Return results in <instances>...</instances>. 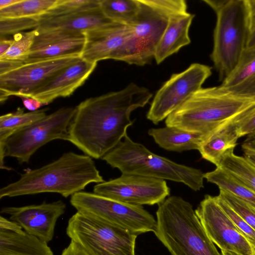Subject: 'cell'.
<instances>
[{
    "mask_svg": "<svg viewBox=\"0 0 255 255\" xmlns=\"http://www.w3.org/2000/svg\"><path fill=\"white\" fill-rule=\"evenodd\" d=\"M58 0H21L6 8L0 9V17H39L45 14Z\"/></svg>",
    "mask_w": 255,
    "mask_h": 255,
    "instance_id": "f1b7e54d",
    "label": "cell"
},
{
    "mask_svg": "<svg viewBox=\"0 0 255 255\" xmlns=\"http://www.w3.org/2000/svg\"><path fill=\"white\" fill-rule=\"evenodd\" d=\"M81 58L63 70L29 97L48 105L56 99L70 96L81 86L97 66Z\"/></svg>",
    "mask_w": 255,
    "mask_h": 255,
    "instance_id": "ac0fdd59",
    "label": "cell"
},
{
    "mask_svg": "<svg viewBox=\"0 0 255 255\" xmlns=\"http://www.w3.org/2000/svg\"><path fill=\"white\" fill-rule=\"evenodd\" d=\"M194 16L187 11L170 18L155 51L154 59L157 64L190 43L189 31Z\"/></svg>",
    "mask_w": 255,
    "mask_h": 255,
    "instance_id": "ffe728a7",
    "label": "cell"
},
{
    "mask_svg": "<svg viewBox=\"0 0 255 255\" xmlns=\"http://www.w3.org/2000/svg\"><path fill=\"white\" fill-rule=\"evenodd\" d=\"M66 234L90 255H136L137 235L78 212L69 219Z\"/></svg>",
    "mask_w": 255,
    "mask_h": 255,
    "instance_id": "ba28073f",
    "label": "cell"
},
{
    "mask_svg": "<svg viewBox=\"0 0 255 255\" xmlns=\"http://www.w3.org/2000/svg\"><path fill=\"white\" fill-rule=\"evenodd\" d=\"M254 255H255V248H254Z\"/></svg>",
    "mask_w": 255,
    "mask_h": 255,
    "instance_id": "f6af8a7d",
    "label": "cell"
},
{
    "mask_svg": "<svg viewBox=\"0 0 255 255\" xmlns=\"http://www.w3.org/2000/svg\"><path fill=\"white\" fill-rule=\"evenodd\" d=\"M246 140H252L255 141V135L252 136H248V138Z\"/></svg>",
    "mask_w": 255,
    "mask_h": 255,
    "instance_id": "ee69618b",
    "label": "cell"
},
{
    "mask_svg": "<svg viewBox=\"0 0 255 255\" xmlns=\"http://www.w3.org/2000/svg\"><path fill=\"white\" fill-rule=\"evenodd\" d=\"M66 205L62 200L21 207H4L1 214L19 225L27 234L47 242L53 238L58 218L64 214Z\"/></svg>",
    "mask_w": 255,
    "mask_h": 255,
    "instance_id": "9a60e30c",
    "label": "cell"
},
{
    "mask_svg": "<svg viewBox=\"0 0 255 255\" xmlns=\"http://www.w3.org/2000/svg\"><path fill=\"white\" fill-rule=\"evenodd\" d=\"M195 212L211 240L221 251L254 255V250L218 204L216 196H205Z\"/></svg>",
    "mask_w": 255,
    "mask_h": 255,
    "instance_id": "5bb4252c",
    "label": "cell"
},
{
    "mask_svg": "<svg viewBox=\"0 0 255 255\" xmlns=\"http://www.w3.org/2000/svg\"><path fill=\"white\" fill-rule=\"evenodd\" d=\"M61 255H90L80 245L71 241Z\"/></svg>",
    "mask_w": 255,
    "mask_h": 255,
    "instance_id": "f35d334b",
    "label": "cell"
},
{
    "mask_svg": "<svg viewBox=\"0 0 255 255\" xmlns=\"http://www.w3.org/2000/svg\"><path fill=\"white\" fill-rule=\"evenodd\" d=\"M129 33L128 25L116 22L85 32V42L81 58L97 63L106 59L116 60Z\"/></svg>",
    "mask_w": 255,
    "mask_h": 255,
    "instance_id": "e0dca14e",
    "label": "cell"
},
{
    "mask_svg": "<svg viewBox=\"0 0 255 255\" xmlns=\"http://www.w3.org/2000/svg\"><path fill=\"white\" fill-rule=\"evenodd\" d=\"M81 59L68 56L24 64L0 75V101L10 96L29 97L63 70Z\"/></svg>",
    "mask_w": 255,
    "mask_h": 255,
    "instance_id": "7c38bea8",
    "label": "cell"
},
{
    "mask_svg": "<svg viewBox=\"0 0 255 255\" xmlns=\"http://www.w3.org/2000/svg\"><path fill=\"white\" fill-rule=\"evenodd\" d=\"M23 64L24 62L20 60L0 59V75L12 71Z\"/></svg>",
    "mask_w": 255,
    "mask_h": 255,
    "instance_id": "74e56055",
    "label": "cell"
},
{
    "mask_svg": "<svg viewBox=\"0 0 255 255\" xmlns=\"http://www.w3.org/2000/svg\"><path fill=\"white\" fill-rule=\"evenodd\" d=\"M21 99L24 107L30 112L38 110L45 105L41 102L31 97L25 96L18 97Z\"/></svg>",
    "mask_w": 255,
    "mask_h": 255,
    "instance_id": "ab89813d",
    "label": "cell"
},
{
    "mask_svg": "<svg viewBox=\"0 0 255 255\" xmlns=\"http://www.w3.org/2000/svg\"><path fill=\"white\" fill-rule=\"evenodd\" d=\"M13 39L0 38V57L4 54L9 49L12 43Z\"/></svg>",
    "mask_w": 255,
    "mask_h": 255,
    "instance_id": "b9f144b4",
    "label": "cell"
},
{
    "mask_svg": "<svg viewBox=\"0 0 255 255\" xmlns=\"http://www.w3.org/2000/svg\"><path fill=\"white\" fill-rule=\"evenodd\" d=\"M249 109L241 114L233 122L212 134L201 143L198 150L203 159L216 167L220 165L224 154L228 150L234 149L237 146V140L240 138L237 128Z\"/></svg>",
    "mask_w": 255,
    "mask_h": 255,
    "instance_id": "603a6c76",
    "label": "cell"
},
{
    "mask_svg": "<svg viewBox=\"0 0 255 255\" xmlns=\"http://www.w3.org/2000/svg\"><path fill=\"white\" fill-rule=\"evenodd\" d=\"M154 233L171 255H223L206 233L195 210L181 197L158 204Z\"/></svg>",
    "mask_w": 255,
    "mask_h": 255,
    "instance_id": "277c9868",
    "label": "cell"
},
{
    "mask_svg": "<svg viewBox=\"0 0 255 255\" xmlns=\"http://www.w3.org/2000/svg\"><path fill=\"white\" fill-rule=\"evenodd\" d=\"M218 195L255 230V209L242 199L228 192L220 190Z\"/></svg>",
    "mask_w": 255,
    "mask_h": 255,
    "instance_id": "836d02e7",
    "label": "cell"
},
{
    "mask_svg": "<svg viewBox=\"0 0 255 255\" xmlns=\"http://www.w3.org/2000/svg\"><path fill=\"white\" fill-rule=\"evenodd\" d=\"M148 133L160 147L179 152L198 150L204 140L203 136L199 134L168 126L150 128Z\"/></svg>",
    "mask_w": 255,
    "mask_h": 255,
    "instance_id": "cb8c5ba5",
    "label": "cell"
},
{
    "mask_svg": "<svg viewBox=\"0 0 255 255\" xmlns=\"http://www.w3.org/2000/svg\"><path fill=\"white\" fill-rule=\"evenodd\" d=\"M139 10L128 26L129 33L116 60L144 66L154 58L157 46L174 14L187 11L184 0H138Z\"/></svg>",
    "mask_w": 255,
    "mask_h": 255,
    "instance_id": "5b68a950",
    "label": "cell"
},
{
    "mask_svg": "<svg viewBox=\"0 0 255 255\" xmlns=\"http://www.w3.org/2000/svg\"><path fill=\"white\" fill-rule=\"evenodd\" d=\"M39 23L38 17H0V38H4L7 35H14L28 29H35Z\"/></svg>",
    "mask_w": 255,
    "mask_h": 255,
    "instance_id": "1f68e13d",
    "label": "cell"
},
{
    "mask_svg": "<svg viewBox=\"0 0 255 255\" xmlns=\"http://www.w3.org/2000/svg\"><path fill=\"white\" fill-rule=\"evenodd\" d=\"M37 32V29L35 28L13 35L11 46L4 54L0 57V59L20 60L24 62L30 52Z\"/></svg>",
    "mask_w": 255,
    "mask_h": 255,
    "instance_id": "f546056e",
    "label": "cell"
},
{
    "mask_svg": "<svg viewBox=\"0 0 255 255\" xmlns=\"http://www.w3.org/2000/svg\"><path fill=\"white\" fill-rule=\"evenodd\" d=\"M254 106L255 99L235 96L218 86L201 88L168 116L165 124L199 134L204 140Z\"/></svg>",
    "mask_w": 255,
    "mask_h": 255,
    "instance_id": "3957f363",
    "label": "cell"
},
{
    "mask_svg": "<svg viewBox=\"0 0 255 255\" xmlns=\"http://www.w3.org/2000/svg\"><path fill=\"white\" fill-rule=\"evenodd\" d=\"M243 156L255 167V141L245 140L242 144Z\"/></svg>",
    "mask_w": 255,
    "mask_h": 255,
    "instance_id": "8d00e7d4",
    "label": "cell"
},
{
    "mask_svg": "<svg viewBox=\"0 0 255 255\" xmlns=\"http://www.w3.org/2000/svg\"><path fill=\"white\" fill-rule=\"evenodd\" d=\"M219 166L255 191V167L244 156L235 154L234 149L224 154Z\"/></svg>",
    "mask_w": 255,
    "mask_h": 255,
    "instance_id": "83f0119b",
    "label": "cell"
},
{
    "mask_svg": "<svg viewBox=\"0 0 255 255\" xmlns=\"http://www.w3.org/2000/svg\"><path fill=\"white\" fill-rule=\"evenodd\" d=\"M47 109L25 113L18 108L14 112L7 113L0 117V150L7 138L14 132L44 118Z\"/></svg>",
    "mask_w": 255,
    "mask_h": 255,
    "instance_id": "484cf974",
    "label": "cell"
},
{
    "mask_svg": "<svg viewBox=\"0 0 255 255\" xmlns=\"http://www.w3.org/2000/svg\"><path fill=\"white\" fill-rule=\"evenodd\" d=\"M22 229L19 225L10 220H7L2 216L0 217V229L17 230Z\"/></svg>",
    "mask_w": 255,
    "mask_h": 255,
    "instance_id": "60d3db41",
    "label": "cell"
},
{
    "mask_svg": "<svg viewBox=\"0 0 255 255\" xmlns=\"http://www.w3.org/2000/svg\"><path fill=\"white\" fill-rule=\"evenodd\" d=\"M204 178L216 185L220 190L228 192L255 209V191L219 166L204 174Z\"/></svg>",
    "mask_w": 255,
    "mask_h": 255,
    "instance_id": "d4e9b609",
    "label": "cell"
},
{
    "mask_svg": "<svg viewBox=\"0 0 255 255\" xmlns=\"http://www.w3.org/2000/svg\"><path fill=\"white\" fill-rule=\"evenodd\" d=\"M152 96L146 88L131 83L124 89L91 97L76 107L68 141L92 158H102L127 134L131 113Z\"/></svg>",
    "mask_w": 255,
    "mask_h": 255,
    "instance_id": "6da1fadb",
    "label": "cell"
},
{
    "mask_svg": "<svg viewBox=\"0 0 255 255\" xmlns=\"http://www.w3.org/2000/svg\"><path fill=\"white\" fill-rule=\"evenodd\" d=\"M93 192L121 202L142 206L162 202L170 190L165 180L133 174H122L117 178L97 184Z\"/></svg>",
    "mask_w": 255,
    "mask_h": 255,
    "instance_id": "4fadbf2b",
    "label": "cell"
},
{
    "mask_svg": "<svg viewBox=\"0 0 255 255\" xmlns=\"http://www.w3.org/2000/svg\"><path fill=\"white\" fill-rule=\"evenodd\" d=\"M21 0H0V9L11 6L19 2Z\"/></svg>",
    "mask_w": 255,
    "mask_h": 255,
    "instance_id": "7bdbcfd3",
    "label": "cell"
},
{
    "mask_svg": "<svg viewBox=\"0 0 255 255\" xmlns=\"http://www.w3.org/2000/svg\"><path fill=\"white\" fill-rule=\"evenodd\" d=\"M212 68L195 63L181 72L173 74L156 93L146 115L157 125L200 89L211 75Z\"/></svg>",
    "mask_w": 255,
    "mask_h": 255,
    "instance_id": "8fae6325",
    "label": "cell"
},
{
    "mask_svg": "<svg viewBox=\"0 0 255 255\" xmlns=\"http://www.w3.org/2000/svg\"><path fill=\"white\" fill-rule=\"evenodd\" d=\"M104 181L91 157L68 152L40 168L25 169L18 180L0 189V199L43 193L67 198L90 183Z\"/></svg>",
    "mask_w": 255,
    "mask_h": 255,
    "instance_id": "7a4b0ae2",
    "label": "cell"
},
{
    "mask_svg": "<svg viewBox=\"0 0 255 255\" xmlns=\"http://www.w3.org/2000/svg\"><path fill=\"white\" fill-rule=\"evenodd\" d=\"M122 174H133L182 183L195 191L204 187L202 171L176 163L152 152L127 134L102 158Z\"/></svg>",
    "mask_w": 255,
    "mask_h": 255,
    "instance_id": "8992f818",
    "label": "cell"
},
{
    "mask_svg": "<svg viewBox=\"0 0 255 255\" xmlns=\"http://www.w3.org/2000/svg\"><path fill=\"white\" fill-rule=\"evenodd\" d=\"M37 31L24 64L64 57L81 56L85 42L84 33Z\"/></svg>",
    "mask_w": 255,
    "mask_h": 255,
    "instance_id": "2e32d148",
    "label": "cell"
},
{
    "mask_svg": "<svg viewBox=\"0 0 255 255\" xmlns=\"http://www.w3.org/2000/svg\"><path fill=\"white\" fill-rule=\"evenodd\" d=\"M100 6V0H58L45 14L38 17L45 18L71 14Z\"/></svg>",
    "mask_w": 255,
    "mask_h": 255,
    "instance_id": "4dcf8cb0",
    "label": "cell"
},
{
    "mask_svg": "<svg viewBox=\"0 0 255 255\" xmlns=\"http://www.w3.org/2000/svg\"><path fill=\"white\" fill-rule=\"evenodd\" d=\"M238 97L255 99V49H246L235 69L218 86Z\"/></svg>",
    "mask_w": 255,
    "mask_h": 255,
    "instance_id": "44dd1931",
    "label": "cell"
},
{
    "mask_svg": "<svg viewBox=\"0 0 255 255\" xmlns=\"http://www.w3.org/2000/svg\"><path fill=\"white\" fill-rule=\"evenodd\" d=\"M237 131L239 137L255 135V106L248 110L239 124Z\"/></svg>",
    "mask_w": 255,
    "mask_h": 255,
    "instance_id": "e575fe53",
    "label": "cell"
},
{
    "mask_svg": "<svg viewBox=\"0 0 255 255\" xmlns=\"http://www.w3.org/2000/svg\"><path fill=\"white\" fill-rule=\"evenodd\" d=\"M70 203L80 213L96 218L137 235L154 232L156 219L142 206L121 202L96 193L80 191Z\"/></svg>",
    "mask_w": 255,
    "mask_h": 255,
    "instance_id": "30bf717a",
    "label": "cell"
},
{
    "mask_svg": "<svg viewBox=\"0 0 255 255\" xmlns=\"http://www.w3.org/2000/svg\"><path fill=\"white\" fill-rule=\"evenodd\" d=\"M248 7L249 29L246 49H255V0H247Z\"/></svg>",
    "mask_w": 255,
    "mask_h": 255,
    "instance_id": "d590c367",
    "label": "cell"
},
{
    "mask_svg": "<svg viewBox=\"0 0 255 255\" xmlns=\"http://www.w3.org/2000/svg\"><path fill=\"white\" fill-rule=\"evenodd\" d=\"M0 255H54L48 243L26 233L0 229Z\"/></svg>",
    "mask_w": 255,
    "mask_h": 255,
    "instance_id": "7402d4cb",
    "label": "cell"
},
{
    "mask_svg": "<svg viewBox=\"0 0 255 255\" xmlns=\"http://www.w3.org/2000/svg\"><path fill=\"white\" fill-rule=\"evenodd\" d=\"M39 19L36 28L39 31L61 30L83 33L114 22L105 16L100 6L67 15Z\"/></svg>",
    "mask_w": 255,
    "mask_h": 255,
    "instance_id": "d6986e66",
    "label": "cell"
},
{
    "mask_svg": "<svg viewBox=\"0 0 255 255\" xmlns=\"http://www.w3.org/2000/svg\"><path fill=\"white\" fill-rule=\"evenodd\" d=\"M216 200L239 232L248 240L251 245L255 248V230L249 225L222 197L218 195Z\"/></svg>",
    "mask_w": 255,
    "mask_h": 255,
    "instance_id": "d6a6232c",
    "label": "cell"
},
{
    "mask_svg": "<svg viewBox=\"0 0 255 255\" xmlns=\"http://www.w3.org/2000/svg\"><path fill=\"white\" fill-rule=\"evenodd\" d=\"M215 12L216 22L210 55L220 81L237 65L246 49L249 14L247 0H203Z\"/></svg>",
    "mask_w": 255,
    "mask_h": 255,
    "instance_id": "52a82bcc",
    "label": "cell"
},
{
    "mask_svg": "<svg viewBox=\"0 0 255 255\" xmlns=\"http://www.w3.org/2000/svg\"><path fill=\"white\" fill-rule=\"evenodd\" d=\"M75 112L76 107H62L14 132L0 150V168L10 169L4 164L6 156L15 158L21 164L28 163L47 143L55 139L68 141V129Z\"/></svg>",
    "mask_w": 255,
    "mask_h": 255,
    "instance_id": "9c48e42d",
    "label": "cell"
},
{
    "mask_svg": "<svg viewBox=\"0 0 255 255\" xmlns=\"http://www.w3.org/2000/svg\"><path fill=\"white\" fill-rule=\"evenodd\" d=\"M100 7L111 21L128 25L136 16L139 5L138 0H100Z\"/></svg>",
    "mask_w": 255,
    "mask_h": 255,
    "instance_id": "4316f807",
    "label": "cell"
}]
</instances>
